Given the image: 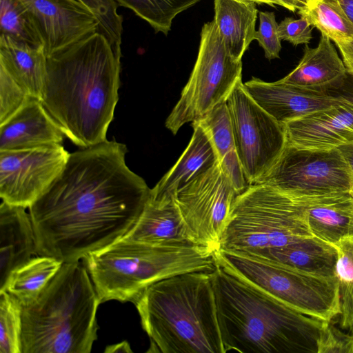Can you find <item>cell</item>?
Returning <instances> with one entry per match:
<instances>
[{
    "label": "cell",
    "mask_w": 353,
    "mask_h": 353,
    "mask_svg": "<svg viewBox=\"0 0 353 353\" xmlns=\"http://www.w3.org/2000/svg\"><path fill=\"white\" fill-rule=\"evenodd\" d=\"M308 236H314L306 221L304 199L254 183L236 198L219 250L251 253Z\"/></svg>",
    "instance_id": "cell-7"
},
{
    "label": "cell",
    "mask_w": 353,
    "mask_h": 353,
    "mask_svg": "<svg viewBox=\"0 0 353 353\" xmlns=\"http://www.w3.org/2000/svg\"><path fill=\"white\" fill-rule=\"evenodd\" d=\"M37 255L34 230L26 208L0 205V291H4L10 274Z\"/></svg>",
    "instance_id": "cell-19"
},
{
    "label": "cell",
    "mask_w": 353,
    "mask_h": 353,
    "mask_svg": "<svg viewBox=\"0 0 353 353\" xmlns=\"http://www.w3.org/2000/svg\"><path fill=\"white\" fill-rule=\"evenodd\" d=\"M216 264L307 316L330 321L340 314L336 276L305 272L245 252L218 250Z\"/></svg>",
    "instance_id": "cell-8"
},
{
    "label": "cell",
    "mask_w": 353,
    "mask_h": 353,
    "mask_svg": "<svg viewBox=\"0 0 353 353\" xmlns=\"http://www.w3.org/2000/svg\"><path fill=\"white\" fill-rule=\"evenodd\" d=\"M122 239L152 245L196 243L174 198L149 197L137 221Z\"/></svg>",
    "instance_id": "cell-18"
},
{
    "label": "cell",
    "mask_w": 353,
    "mask_h": 353,
    "mask_svg": "<svg viewBox=\"0 0 353 353\" xmlns=\"http://www.w3.org/2000/svg\"><path fill=\"white\" fill-rule=\"evenodd\" d=\"M256 3L246 0H214V19L230 54L236 60L254 40Z\"/></svg>",
    "instance_id": "cell-25"
},
{
    "label": "cell",
    "mask_w": 353,
    "mask_h": 353,
    "mask_svg": "<svg viewBox=\"0 0 353 353\" xmlns=\"http://www.w3.org/2000/svg\"><path fill=\"white\" fill-rule=\"evenodd\" d=\"M0 2V36L34 47H43L37 28L19 0Z\"/></svg>",
    "instance_id": "cell-31"
},
{
    "label": "cell",
    "mask_w": 353,
    "mask_h": 353,
    "mask_svg": "<svg viewBox=\"0 0 353 353\" xmlns=\"http://www.w3.org/2000/svg\"><path fill=\"white\" fill-rule=\"evenodd\" d=\"M105 352H132L130 344L127 341H123L119 343L108 346L105 350Z\"/></svg>",
    "instance_id": "cell-42"
},
{
    "label": "cell",
    "mask_w": 353,
    "mask_h": 353,
    "mask_svg": "<svg viewBox=\"0 0 353 353\" xmlns=\"http://www.w3.org/2000/svg\"><path fill=\"white\" fill-rule=\"evenodd\" d=\"M194 132L187 148L172 168L150 189L154 200L175 198L177 192L219 160L208 130L199 121L192 123Z\"/></svg>",
    "instance_id": "cell-20"
},
{
    "label": "cell",
    "mask_w": 353,
    "mask_h": 353,
    "mask_svg": "<svg viewBox=\"0 0 353 353\" xmlns=\"http://www.w3.org/2000/svg\"><path fill=\"white\" fill-rule=\"evenodd\" d=\"M244 87L265 111L283 125L344 102L333 97L325 88H303L279 80L266 82L252 77Z\"/></svg>",
    "instance_id": "cell-15"
},
{
    "label": "cell",
    "mask_w": 353,
    "mask_h": 353,
    "mask_svg": "<svg viewBox=\"0 0 353 353\" xmlns=\"http://www.w3.org/2000/svg\"><path fill=\"white\" fill-rule=\"evenodd\" d=\"M197 121L209 132L223 170L235 188L242 193L250 184L239 159L226 102L217 105Z\"/></svg>",
    "instance_id": "cell-26"
},
{
    "label": "cell",
    "mask_w": 353,
    "mask_h": 353,
    "mask_svg": "<svg viewBox=\"0 0 353 353\" xmlns=\"http://www.w3.org/2000/svg\"><path fill=\"white\" fill-rule=\"evenodd\" d=\"M90 9L99 23V32L105 35L114 49L121 52L122 17L114 0H77Z\"/></svg>",
    "instance_id": "cell-33"
},
{
    "label": "cell",
    "mask_w": 353,
    "mask_h": 353,
    "mask_svg": "<svg viewBox=\"0 0 353 353\" xmlns=\"http://www.w3.org/2000/svg\"><path fill=\"white\" fill-rule=\"evenodd\" d=\"M334 245L338 253L335 274L339 283V326L353 334V237Z\"/></svg>",
    "instance_id": "cell-30"
},
{
    "label": "cell",
    "mask_w": 353,
    "mask_h": 353,
    "mask_svg": "<svg viewBox=\"0 0 353 353\" xmlns=\"http://www.w3.org/2000/svg\"><path fill=\"white\" fill-rule=\"evenodd\" d=\"M226 105L245 176L250 185L256 183L276 163L287 145L284 125L249 95L242 81Z\"/></svg>",
    "instance_id": "cell-10"
},
{
    "label": "cell",
    "mask_w": 353,
    "mask_h": 353,
    "mask_svg": "<svg viewBox=\"0 0 353 353\" xmlns=\"http://www.w3.org/2000/svg\"><path fill=\"white\" fill-rule=\"evenodd\" d=\"M347 74L343 59L331 40L321 34L318 46L312 48L306 44L297 66L279 81L303 88H323L336 83Z\"/></svg>",
    "instance_id": "cell-24"
},
{
    "label": "cell",
    "mask_w": 353,
    "mask_h": 353,
    "mask_svg": "<svg viewBox=\"0 0 353 353\" xmlns=\"http://www.w3.org/2000/svg\"><path fill=\"white\" fill-rule=\"evenodd\" d=\"M211 276L225 353H317L323 321L292 309L218 264Z\"/></svg>",
    "instance_id": "cell-3"
},
{
    "label": "cell",
    "mask_w": 353,
    "mask_h": 353,
    "mask_svg": "<svg viewBox=\"0 0 353 353\" xmlns=\"http://www.w3.org/2000/svg\"><path fill=\"white\" fill-rule=\"evenodd\" d=\"M30 97L3 68L0 67V125L14 115Z\"/></svg>",
    "instance_id": "cell-34"
},
{
    "label": "cell",
    "mask_w": 353,
    "mask_h": 353,
    "mask_svg": "<svg viewBox=\"0 0 353 353\" xmlns=\"http://www.w3.org/2000/svg\"><path fill=\"white\" fill-rule=\"evenodd\" d=\"M298 14L334 43L353 39V24L337 0H308Z\"/></svg>",
    "instance_id": "cell-28"
},
{
    "label": "cell",
    "mask_w": 353,
    "mask_h": 353,
    "mask_svg": "<svg viewBox=\"0 0 353 353\" xmlns=\"http://www.w3.org/2000/svg\"><path fill=\"white\" fill-rule=\"evenodd\" d=\"M251 1L256 3L257 4L265 3L270 6H274V5L280 6L283 7V3L279 0H246Z\"/></svg>",
    "instance_id": "cell-44"
},
{
    "label": "cell",
    "mask_w": 353,
    "mask_h": 353,
    "mask_svg": "<svg viewBox=\"0 0 353 353\" xmlns=\"http://www.w3.org/2000/svg\"><path fill=\"white\" fill-rule=\"evenodd\" d=\"M64 136L41 101L30 97L14 115L0 125V150L62 144Z\"/></svg>",
    "instance_id": "cell-17"
},
{
    "label": "cell",
    "mask_w": 353,
    "mask_h": 353,
    "mask_svg": "<svg viewBox=\"0 0 353 353\" xmlns=\"http://www.w3.org/2000/svg\"><path fill=\"white\" fill-rule=\"evenodd\" d=\"M317 347V353H353V334L341 331L332 320L324 321Z\"/></svg>",
    "instance_id": "cell-36"
},
{
    "label": "cell",
    "mask_w": 353,
    "mask_h": 353,
    "mask_svg": "<svg viewBox=\"0 0 353 353\" xmlns=\"http://www.w3.org/2000/svg\"><path fill=\"white\" fill-rule=\"evenodd\" d=\"M350 167L353 174V141L336 148Z\"/></svg>",
    "instance_id": "cell-40"
},
{
    "label": "cell",
    "mask_w": 353,
    "mask_h": 353,
    "mask_svg": "<svg viewBox=\"0 0 353 353\" xmlns=\"http://www.w3.org/2000/svg\"><path fill=\"white\" fill-rule=\"evenodd\" d=\"M287 144L329 150L353 141V104L347 101L284 124Z\"/></svg>",
    "instance_id": "cell-16"
},
{
    "label": "cell",
    "mask_w": 353,
    "mask_h": 353,
    "mask_svg": "<svg viewBox=\"0 0 353 353\" xmlns=\"http://www.w3.org/2000/svg\"><path fill=\"white\" fill-rule=\"evenodd\" d=\"M150 338L147 352L225 353L211 272L159 281L134 303Z\"/></svg>",
    "instance_id": "cell-4"
},
{
    "label": "cell",
    "mask_w": 353,
    "mask_h": 353,
    "mask_svg": "<svg viewBox=\"0 0 353 353\" xmlns=\"http://www.w3.org/2000/svg\"><path fill=\"white\" fill-rule=\"evenodd\" d=\"M242 81V61L227 50L215 20L204 23L196 61L181 97L165 121L172 134L226 102Z\"/></svg>",
    "instance_id": "cell-9"
},
{
    "label": "cell",
    "mask_w": 353,
    "mask_h": 353,
    "mask_svg": "<svg viewBox=\"0 0 353 353\" xmlns=\"http://www.w3.org/2000/svg\"><path fill=\"white\" fill-rule=\"evenodd\" d=\"M342 56L347 72L353 77V39L335 43Z\"/></svg>",
    "instance_id": "cell-39"
},
{
    "label": "cell",
    "mask_w": 353,
    "mask_h": 353,
    "mask_svg": "<svg viewBox=\"0 0 353 353\" xmlns=\"http://www.w3.org/2000/svg\"><path fill=\"white\" fill-rule=\"evenodd\" d=\"M62 264L51 256H33L12 272L4 291L17 299L22 307L26 306L39 297Z\"/></svg>",
    "instance_id": "cell-27"
},
{
    "label": "cell",
    "mask_w": 353,
    "mask_h": 353,
    "mask_svg": "<svg viewBox=\"0 0 353 353\" xmlns=\"http://www.w3.org/2000/svg\"><path fill=\"white\" fill-rule=\"evenodd\" d=\"M250 254L314 275L336 276L338 256L336 247L315 236L305 237L284 246L260 250Z\"/></svg>",
    "instance_id": "cell-22"
},
{
    "label": "cell",
    "mask_w": 353,
    "mask_h": 353,
    "mask_svg": "<svg viewBox=\"0 0 353 353\" xmlns=\"http://www.w3.org/2000/svg\"><path fill=\"white\" fill-rule=\"evenodd\" d=\"M309 199L353 190V174L337 148H300L287 144L258 183Z\"/></svg>",
    "instance_id": "cell-11"
},
{
    "label": "cell",
    "mask_w": 353,
    "mask_h": 353,
    "mask_svg": "<svg viewBox=\"0 0 353 353\" xmlns=\"http://www.w3.org/2000/svg\"><path fill=\"white\" fill-rule=\"evenodd\" d=\"M42 40L46 56L99 31L94 14L77 0H19Z\"/></svg>",
    "instance_id": "cell-14"
},
{
    "label": "cell",
    "mask_w": 353,
    "mask_h": 353,
    "mask_svg": "<svg viewBox=\"0 0 353 353\" xmlns=\"http://www.w3.org/2000/svg\"><path fill=\"white\" fill-rule=\"evenodd\" d=\"M121 58L99 31L47 57L41 101L80 148L107 139L119 100Z\"/></svg>",
    "instance_id": "cell-2"
},
{
    "label": "cell",
    "mask_w": 353,
    "mask_h": 353,
    "mask_svg": "<svg viewBox=\"0 0 353 353\" xmlns=\"http://www.w3.org/2000/svg\"><path fill=\"white\" fill-rule=\"evenodd\" d=\"M325 88L335 99L353 104V77L348 73L341 79Z\"/></svg>",
    "instance_id": "cell-38"
},
{
    "label": "cell",
    "mask_w": 353,
    "mask_h": 353,
    "mask_svg": "<svg viewBox=\"0 0 353 353\" xmlns=\"http://www.w3.org/2000/svg\"><path fill=\"white\" fill-rule=\"evenodd\" d=\"M240 194L219 161L177 192L176 203L196 243L219 250Z\"/></svg>",
    "instance_id": "cell-12"
},
{
    "label": "cell",
    "mask_w": 353,
    "mask_h": 353,
    "mask_svg": "<svg viewBox=\"0 0 353 353\" xmlns=\"http://www.w3.org/2000/svg\"><path fill=\"white\" fill-rule=\"evenodd\" d=\"M127 152L125 144L106 139L70 154L58 176L28 208L37 255L79 261L132 228L150 188L127 166Z\"/></svg>",
    "instance_id": "cell-1"
},
{
    "label": "cell",
    "mask_w": 353,
    "mask_h": 353,
    "mask_svg": "<svg viewBox=\"0 0 353 353\" xmlns=\"http://www.w3.org/2000/svg\"><path fill=\"white\" fill-rule=\"evenodd\" d=\"M341 7L353 24V0H337Z\"/></svg>",
    "instance_id": "cell-43"
},
{
    "label": "cell",
    "mask_w": 353,
    "mask_h": 353,
    "mask_svg": "<svg viewBox=\"0 0 353 353\" xmlns=\"http://www.w3.org/2000/svg\"><path fill=\"white\" fill-rule=\"evenodd\" d=\"M283 8L292 12H295L303 8L308 0H280Z\"/></svg>",
    "instance_id": "cell-41"
},
{
    "label": "cell",
    "mask_w": 353,
    "mask_h": 353,
    "mask_svg": "<svg viewBox=\"0 0 353 353\" xmlns=\"http://www.w3.org/2000/svg\"><path fill=\"white\" fill-rule=\"evenodd\" d=\"M312 26L304 17L299 19L285 17L279 23L278 32L280 39L287 41L294 46L308 44L312 38Z\"/></svg>",
    "instance_id": "cell-37"
},
{
    "label": "cell",
    "mask_w": 353,
    "mask_h": 353,
    "mask_svg": "<svg viewBox=\"0 0 353 353\" xmlns=\"http://www.w3.org/2000/svg\"><path fill=\"white\" fill-rule=\"evenodd\" d=\"M22 305L7 291H0V353H21Z\"/></svg>",
    "instance_id": "cell-32"
},
{
    "label": "cell",
    "mask_w": 353,
    "mask_h": 353,
    "mask_svg": "<svg viewBox=\"0 0 353 353\" xmlns=\"http://www.w3.org/2000/svg\"><path fill=\"white\" fill-rule=\"evenodd\" d=\"M201 0H114L148 22L156 32L168 34L174 19Z\"/></svg>",
    "instance_id": "cell-29"
},
{
    "label": "cell",
    "mask_w": 353,
    "mask_h": 353,
    "mask_svg": "<svg viewBox=\"0 0 353 353\" xmlns=\"http://www.w3.org/2000/svg\"><path fill=\"white\" fill-rule=\"evenodd\" d=\"M304 199L314 236L332 245L353 237V190Z\"/></svg>",
    "instance_id": "cell-21"
},
{
    "label": "cell",
    "mask_w": 353,
    "mask_h": 353,
    "mask_svg": "<svg viewBox=\"0 0 353 353\" xmlns=\"http://www.w3.org/2000/svg\"><path fill=\"white\" fill-rule=\"evenodd\" d=\"M100 303L83 263H63L39 297L22 307L21 353H90Z\"/></svg>",
    "instance_id": "cell-5"
},
{
    "label": "cell",
    "mask_w": 353,
    "mask_h": 353,
    "mask_svg": "<svg viewBox=\"0 0 353 353\" xmlns=\"http://www.w3.org/2000/svg\"><path fill=\"white\" fill-rule=\"evenodd\" d=\"M0 67L31 97L41 100L47 72L44 48L0 36Z\"/></svg>",
    "instance_id": "cell-23"
},
{
    "label": "cell",
    "mask_w": 353,
    "mask_h": 353,
    "mask_svg": "<svg viewBox=\"0 0 353 353\" xmlns=\"http://www.w3.org/2000/svg\"><path fill=\"white\" fill-rule=\"evenodd\" d=\"M215 252L197 243L152 245L121 238L89 254L83 263L101 303H134L159 281L188 272H212Z\"/></svg>",
    "instance_id": "cell-6"
},
{
    "label": "cell",
    "mask_w": 353,
    "mask_h": 353,
    "mask_svg": "<svg viewBox=\"0 0 353 353\" xmlns=\"http://www.w3.org/2000/svg\"><path fill=\"white\" fill-rule=\"evenodd\" d=\"M259 26L256 31L254 40L263 49L265 57L272 60L279 58L281 40L278 32L279 23L273 12H260Z\"/></svg>",
    "instance_id": "cell-35"
},
{
    "label": "cell",
    "mask_w": 353,
    "mask_h": 353,
    "mask_svg": "<svg viewBox=\"0 0 353 353\" xmlns=\"http://www.w3.org/2000/svg\"><path fill=\"white\" fill-rule=\"evenodd\" d=\"M69 155L61 144L0 150L2 201L29 208L58 176Z\"/></svg>",
    "instance_id": "cell-13"
}]
</instances>
